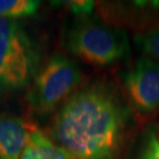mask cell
Returning a JSON list of instances; mask_svg holds the SVG:
<instances>
[{
  "instance_id": "12",
  "label": "cell",
  "mask_w": 159,
  "mask_h": 159,
  "mask_svg": "<svg viewBox=\"0 0 159 159\" xmlns=\"http://www.w3.org/2000/svg\"><path fill=\"white\" fill-rule=\"evenodd\" d=\"M158 142H159V138H158Z\"/></svg>"
},
{
  "instance_id": "7",
  "label": "cell",
  "mask_w": 159,
  "mask_h": 159,
  "mask_svg": "<svg viewBox=\"0 0 159 159\" xmlns=\"http://www.w3.org/2000/svg\"><path fill=\"white\" fill-rule=\"evenodd\" d=\"M20 159H70V157L51 137L34 127Z\"/></svg>"
},
{
  "instance_id": "8",
  "label": "cell",
  "mask_w": 159,
  "mask_h": 159,
  "mask_svg": "<svg viewBox=\"0 0 159 159\" xmlns=\"http://www.w3.org/2000/svg\"><path fill=\"white\" fill-rule=\"evenodd\" d=\"M40 1L35 0H0V18L1 19H19L31 17L37 13Z\"/></svg>"
},
{
  "instance_id": "3",
  "label": "cell",
  "mask_w": 159,
  "mask_h": 159,
  "mask_svg": "<svg viewBox=\"0 0 159 159\" xmlns=\"http://www.w3.org/2000/svg\"><path fill=\"white\" fill-rule=\"evenodd\" d=\"M37 52L24 27L13 19L0 18V92L24 89L34 77Z\"/></svg>"
},
{
  "instance_id": "9",
  "label": "cell",
  "mask_w": 159,
  "mask_h": 159,
  "mask_svg": "<svg viewBox=\"0 0 159 159\" xmlns=\"http://www.w3.org/2000/svg\"><path fill=\"white\" fill-rule=\"evenodd\" d=\"M136 43L144 53V57L159 63V26L138 35Z\"/></svg>"
},
{
  "instance_id": "4",
  "label": "cell",
  "mask_w": 159,
  "mask_h": 159,
  "mask_svg": "<svg viewBox=\"0 0 159 159\" xmlns=\"http://www.w3.org/2000/svg\"><path fill=\"white\" fill-rule=\"evenodd\" d=\"M80 81L78 64L65 56L54 54L34 77L27 100L35 111L50 112L73 96Z\"/></svg>"
},
{
  "instance_id": "5",
  "label": "cell",
  "mask_w": 159,
  "mask_h": 159,
  "mask_svg": "<svg viewBox=\"0 0 159 159\" xmlns=\"http://www.w3.org/2000/svg\"><path fill=\"white\" fill-rule=\"evenodd\" d=\"M124 85L133 106L144 113L159 111V63L139 58L124 75Z\"/></svg>"
},
{
  "instance_id": "1",
  "label": "cell",
  "mask_w": 159,
  "mask_h": 159,
  "mask_svg": "<svg viewBox=\"0 0 159 159\" xmlns=\"http://www.w3.org/2000/svg\"><path fill=\"white\" fill-rule=\"evenodd\" d=\"M126 111L104 85L77 91L52 123L51 139L70 159H113L126 125Z\"/></svg>"
},
{
  "instance_id": "11",
  "label": "cell",
  "mask_w": 159,
  "mask_h": 159,
  "mask_svg": "<svg viewBox=\"0 0 159 159\" xmlns=\"http://www.w3.org/2000/svg\"><path fill=\"white\" fill-rule=\"evenodd\" d=\"M66 4L74 14L80 16L83 18L89 17L93 11V7H94L93 1H68Z\"/></svg>"
},
{
  "instance_id": "6",
  "label": "cell",
  "mask_w": 159,
  "mask_h": 159,
  "mask_svg": "<svg viewBox=\"0 0 159 159\" xmlns=\"http://www.w3.org/2000/svg\"><path fill=\"white\" fill-rule=\"evenodd\" d=\"M34 126L14 116H0V159H20Z\"/></svg>"
},
{
  "instance_id": "2",
  "label": "cell",
  "mask_w": 159,
  "mask_h": 159,
  "mask_svg": "<svg viewBox=\"0 0 159 159\" xmlns=\"http://www.w3.org/2000/svg\"><path fill=\"white\" fill-rule=\"evenodd\" d=\"M67 47L75 57L97 66H107L127 56L126 33L90 18H81L67 35Z\"/></svg>"
},
{
  "instance_id": "10",
  "label": "cell",
  "mask_w": 159,
  "mask_h": 159,
  "mask_svg": "<svg viewBox=\"0 0 159 159\" xmlns=\"http://www.w3.org/2000/svg\"><path fill=\"white\" fill-rule=\"evenodd\" d=\"M138 159H159V142L153 132L148 136Z\"/></svg>"
}]
</instances>
